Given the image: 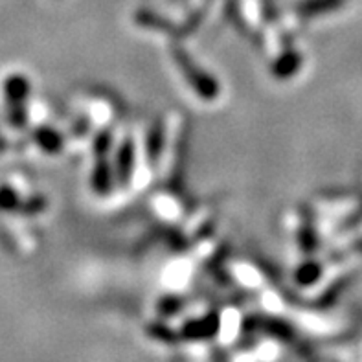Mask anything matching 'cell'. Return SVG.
<instances>
[{
    "label": "cell",
    "mask_w": 362,
    "mask_h": 362,
    "mask_svg": "<svg viewBox=\"0 0 362 362\" xmlns=\"http://www.w3.org/2000/svg\"><path fill=\"white\" fill-rule=\"evenodd\" d=\"M342 4V0H313L309 4L311 11H326V9H335Z\"/></svg>",
    "instance_id": "6da1fadb"
},
{
    "label": "cell",
    "mask_w": 362,
    "mask_h": 362,
    "mask_svg": "<svg viewBox=\"0 0 362 362\" xmlns=\"http://www.w3.org/2000/svg\"><path fill=\"white\" fill-rule=\"evenodd\" d=\"M13 202H15V195L11 189L9 188L0 189V208H2V210H8L9 206H13Z\"/></svg>",
    "instance_id": "7a4b0ae2"
}]
</instances>
